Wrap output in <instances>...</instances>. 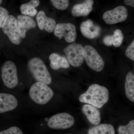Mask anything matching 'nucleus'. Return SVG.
Segmentation results:
<instances>
[{
  "label": "nucleus",
  "mask_w": 134,
  "mask_h": 134,
  "mask_svg": "<svg viewBox=\"0 0 134 134\" xmlns=\"http://www.w3.org/2000/svg\"><path fill=\"white\" fill-rule=\"evenodd\" d=\"M37 20L39 27L41 30H44L48 32L54 31L56 26L55 20L46 16L44 11L41 10L38 13Z\"/></svg>",
  "instance_id": "nucleus-14"
},
{
  "label": "nucleus",
  "mask_w": 134,
  "mask_h": 134,
  "mask_svg": "<svg viewBox=\"0 0 134 134\" xmlns=\"http://www.w3.org/2000/svg\"><path fill=\"white\" fill-rule=\"evenodd\" d=\"M3 33L8 36L10 41L14 44L18 45L21 42L17 19L14 16L9 15L2 27Z\"/></svg>",
  "instance_id": "nucleus-8"
},
{
  "label": "nucleus",
  "mask_w": 134,
  "mask_h": 134,
  "mask_svg": "<svg viewBox=\"0 0 134 134\" xmlns=\"http://www.w3.org/2000/svg\"><path fill=\"white\" fill-rule=\"evenodd\" d=\"M127 16V9L123 6H120L105 12L103 19L107 24H114L124 21Z\"/></svg>",
  "instance_id": "nucleus-10"
},
{
  "label": "nucleus",
  "mask_w": 134,
  "mask_h": 134,
  "mask_svg": "<svg viewBox=\"0 0 134 134\" xmlns=\"http://www.w3.org/2000/svg\"><path fill=\"white\" fill-rule=\"evenodd\" d=\"M29 94L31 99L36 104L44 105L52 98L53 92L47 85L37 82L31 86Z\"/></svg>",
  "instance_id": "nucleus-3"
},
{
  "label": "nucleus",
  "mask_w": 134,
  "mask_h": 134,
  "mask_svg": "<svg viewBox=\"0 0 134 134\" xmlns=\"http://www.w3.org/2000/svg\"><path fill=\"white\" fill-rule=\"evenodd\" d=\"M54 34L60 39L64 37L66 42L71 43L76 39V28L71 23L58 24L55 26Z\"/></svg>",
  "instance_id": "nucleus-9"
},
{
  "label": "nucleus",
  "mask_w": 134,
  "mask_h": 134,
  "mask_svg": "<svg viewBox=\"0 0 134 134\" xmlns=\"http://www.w3.org/2000/svg\"><path fill=\"white\" fill-rule=\"evenodd\" d=\"M125 54L127 58L132 60H134V39L127 47Z\"/></svg>",
  "instance_id": "nucleus-25"
},
{
  "label": "nucleus",
  "mask_w": 134,
  "mask_h": 134,
  "mask_svg": "<svg viewBox=\"0 0 134 134\" xmlns=\"http://www.w3.org/2000/svg\"><path fill=\"white\" fill-rule=\"evenodd\" d=\"M17 22L20 37L24 38L26 32L36 26L34 20L30 16L25 15H19L17 18Z\"/></svg>",
  "instance_id": "nucleus-13"
},
{
  "label": "nucleus",
  "mask_w": 134,
  "mask_h": 134,
  "mask_svg": "<svg viewBox=\"0 0 134 134\" xmlns=\"http://www.w3.org/2000/svg\"><path fill=\"white\" fill-rule=\"evenodd\" d=\"M29 71L37 82L49 85L52 81V77L44 62L41 59L34 58L28 63Z\"/></svg>",
  "instance_id": "nucleus-2"
},
{
  "label": "nucleus",
  "mask_w": 134,
  "mask_h": 134,
  "mask_svg": "<svg viewBox=\"0 0 134 134\" xmlns=\"http://www.w3.org/2000/svg\"><path fill=\"white\" fill-rule=\"evenodd\" d=\"M82 111L87 119L92 125H97L101 120L100 112L98 108L89 104L84 105L82 108Z\"/></svg>",
  "instance_id": "nucleus-15"
},
{
  "label": "nucleus",
  "mask_w": 134,
  "mask_h": 134,
  "mask_svg": "<svg viewBox=\"0 0 134 134\" xmlns=\"http://www.w3.org/2000/svg\"><path fill=\"white\" fill-rule=\"evenodd\" d=\"M125 91L127 98L134 102V74L132 72H129L126 76Z\"/></svg>",
  "instance_id": "nucleus-19"
},
{
  "label": "nucleus",
  "mask_w": 134,
  "mask_h": 134,
  "mask_svg": "<svg viewBox=\"0 0 134 134\" xmlns=\"http://www.w3.org/2000/svg\"><path fill=\"white\" fill-rule=\"evenodd\" d=\"M93 4V0H86L83 3L76 4L72 8V15L75 17L88 15L92 11Z\"/></svg>",
  "instance_id": "nucleus-16"
},
{
  "label": "nucleus",
  "mask_w": 134,
  "mask_h": 134,
  "mask_svg": "<svg viewBox=\"0 0 134 134\" xmlns=\"http://www.w3.org/2000/svg\"><path fill=\"white\" fill-rule=\"evenodd\" d=\"M125 4L134 8V0H124Z\"/></svg>",
  "instance_id": "nucleus-27"
},
{
  "label": "nucleus",
  "mask_w": 134,
  "mask_h": 134,
  "mask_svg": "<svg viewBox=\"0 0 134 134\" xmlns=\"http://www.w3.org/2000/svg\"><path fill=\"white\" fill-rule=\"evenodd\" d=\"M50 66L52 69L58 70L60 68L68 69L69 67V62L65 57L56 53H53L49 56Z\"/></svg>",
  "instance_id": "nucleus-17"
},
{
  "label": "nucleus",
  "mask_w": 134,
  "mask_h": 134,
  "mask_svg": "<svg viewBox=\"0 0 134 134\" xmlns=\"http://www.w3.org/2000/svg\"><path fill=\"white\" fill-rule=\"evenodd\" d=\"M68 61L74 67L80 66L84 59V49L80 44H72L64 49Z\"/></svg>",
  "instance_id": "nucleus-6"
},
{
  "label": "nucleus",
  "mask_w": 134,
  "mask_h": 134,
  "mask_svg": "<svg viewBox=\"0 0 134 134\" xmlns=\"http://www.w3.org/2000/svg\"><path fill=\"white\" fill-rule=\"evenodd\" d=\"M115 133L112 125L103 124L91 128L88 130V134H115Z\"/></svg>",
  "instance_id": "nucleus-21"
},
{
  "label": "nucleus",
  "mask_w": 134,
  "mask_h": 134,
  "mask_svg": "<svg viewBox=\"0 0 134 134\" xmlns=\"http://www.w3.org/2000/svg\"><path fill=\"white\" fill-rule=\"evenodd\" d=\"M109 96V92L106 87L93 84L80 96L79 100L81 103L89 104L99 108L107 103Z\"/></svg>",
  "instance_id": "nucleus-1"
},
{
  "label": "nucleus",
  "mask_w": 134,
  "mask_h": 134,
  "mask_svg": "<svg viewBox=\"0 0 134 134\" xmlns=\"http://www.w3.org/2000/svg\"><path fill=\"white\" fill-rule=\"evenodd\" d=\"M8 12L5 8L0 7V27L2 28L4 22L8 16Z\"/></svg>",
  "instance_id": "nucleus-26"
},
{
  "label": "nucleus",
  "mask_w": 134,
  "mask_h": 134,
  "mask_svg": "<svg viewBox=\"0 0 134 134\" xmlns=\"http://www.w3.org/2000/svg\"><path fill=\"white\" fill-rule=\"evenodd\" d=\"M53 6L57 9L64 10L69 5V0H50Z\"/></svg>",
  "instance_id": "nucleus-23"
},
{
  "label": "nucleus",
  "mask_w": 134,
  "mask_h": 134,
  "mask_svg": "<svg viewBox=\"0 0 134 134\" xmlns=\"http://www.w3.org/2000/svg\"><path fill=\"white\" fill-rule=\"evenodd\" d=\"M18 105L15 97L9 93H0V113L7 112L14 110Z\"/></svg>",
  "instance_id": "nucleus-12"
},
{
  "label": "nucleus",
  "mask_w": 134,
  "mask_h": 134,
  "mask_svg": "<svg viewBox=\"0 0 134 134\" xmlns=\"http://www.w3.org/2000/svg\"><path fill=\"white\" fill-rule=\"evenodd\" d=\"M40 3L39 0H31L29 2L21 5L20 7L21 12L25 15L34 16L37 13L35 8L38 7Z\"/></svg>",
  "instance_id": "nucleus-20"
},
{
  "label": "nucleus",
  "mask_w": 134,
  "mask_h": 134,
  "mask_svg": "<svg viewBox=\"0 0 134 134\" xmlns=\"http://www.w3.org/2000/svg\"><path fill=\"white\" fill-rule=\"evenodd\" d=\"M80 29L82 34L87 38H96L100 34V27L94 24L91 19L83 22L80 25Z\"/></svg>",
  "instance_id": "nucleus-11"
},
{
  "label": "nucleus",
  "mask_w": 134,
  "mask_h": 134,
  "mask_svg": "<svg viewBox=\"0 0 134 134\" xmlns=\"http://www.w3.org/2000/svg\"><path fill=\"white\" fill-rule=\"evenodd\" d=\"M1 1H0V4H1L2 2V0H0Z\"/></svg>",
  "instance_id": "nucleus-28"
},
{
  "label": "nucleus",
  "mask_w": 134,
  "mask_h": 134,
  "mask_svg": "<svg viewBox=\"0 0 134 134\" xmlns=\"http://www.w3.org/2000/svg\"><path fill=\"white\" fill-rule=\"evenodd\" d=\"M123 39L122 31L120 29H117L111 36H106L103 39V43L108 46H114L118 47L121 45Z\"/></svg>",
  "instance_id": "nucleus-18"
},
{
  "label": "nucleus",
  "mask_w": 134,
  "mask_h": 134,
  "mask_svg": "<svg viewBox=\"0 0 134 134\" xmlns=\"http://www.w3.org/2000/svg\"><path fill=\"white\" fill-rule=\"evenodd\" d=\"M118 132V134H134V120L130 121L127 125L120 126Z\"/></svg>",
  "instance_id": "nucleus-22"
},
{
  "label": "nucleus",
  "mask_w": 134,
  "mask_h": 134,
  "mask_svg": "<svg viewBox=\"0 0 134 134\" xmlns=\"http://www.w3.org/2000/svg\"><path fill=\"white\" fill-rule=\"evenodd\" d=\"M0 134H23V132L18 127L13 126L0 132Z\"/></svg>",
  "instance_id": "nucleus-24"
},
{
  "label": "nucleus",
  "mask_w": 134,
  "mask_h": 134,
  "mask_svg": "<svg viewBox=\"0 0 134 134\" xmlns=\"http://www.w3.org/2000/svg\"><path fill=\"white\" fill-rule=\"evenodd\" d=\"M1 76L5 86L14 88L18 83L16 66L14 62L8 61L4 63L1 69Z\"/></svg>",
  "instance_id": "nucleus-4"
},
{
  "label": "nucleus",
  "mask_w": 134,
  "mask_h": 134,
  "mask_svg": "<svg viewBox=\"0 0 134 134\" xmlns=\"http://www.w3.org/2000/svg\"><path fill=\"white\" fill-rule=\"evenodd\" d=\"M74 117L68 113H62L53 115L48 119L47 125L54 129H66L74 125Z\"/></svg>",
  "instance_id": "nucleus-7"
},
{
  "label": "nucleus",
  "mask_w": 134,
  "mask_h": 134,
  "mask_svg": "<svg viewBox=\"0 0 134 134\" xmlns=\"http://www.w3.org/2000/svg\"><path fill=\"white\" fill-rule=\"evenodd\" d=\"M84 59L87 65L96 72L102 71L104 66V62L93 47L87 45L84 47Z\"/></svg>",
  "instance_id": "nucleus-5"
}]
</instances>
